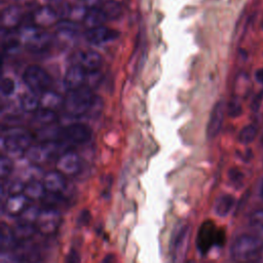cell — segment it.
Masks as SVG:
<instances>
[{
	"label": "cell",
	"instance_id": "cell-1",
	"mask_svg": "<svg viewBox=\"0 0 263 263\" xmlns=\"http://www.w3.org/2000/svg\"><path fill=\"white\" fill-rule=\"evenodd\" d=\"M230 252L237 261H258L263 253V239L256 235L242 234L234 240Z\"/></svg>",
	"mask_w": 263,
	"mask_h": 263
},
{
	"label": "cell",
	"instance_id": "cell-2",
	"mask_svg": "<svg viewBox=\"0 0 263 263\" xmlns=\"http://www.w3.org/2000/svg\"><path fill=\"white\" fill-rule=\"evenodd\" d=\"M96 98L88 86L82 85L79 88L68 90L63 105L68 114L81 116L92 109Z\"/></svg>",
	"mask_w": 263,
	"mask_h": 263
},
{
	"label": "cell",
	"instance_id": "cell-3",
	"mask_svg": "<svg viewBox=\"0 0 263 263\" xmlns=\"http://www.w3.org/2000/svg\"><path fill=\"white\" fill-rule=\"evenodd\" d=\"M224 242L225 232L222 229H217L214 222L208 220L200 225L196 237V248L201 255H205L214 246L222 247Z\"/></svg>",
	"mask_w": 263,
	"mask_h": 263
},
{
	"label": "cell",
	"instance_id": "cell-4",
	"mask_svg": "<svg viewBox=\"0 0 263 263\" xmlns=\"http://www.w3.org/2000/svg\"><path fill=\"white\" fill-rule=\"evenodd\" d=\"M32 141V135L21 128L8 129L2 137L3 148L11 156H18L27 152Z\"/></svg>",
	"mask_w": 263,
	"mask_h": 263
},
{
	"label": "cell",
	"instance_id": "cell-5",
	"mask_svg": "<svg viewBox=\"0 0 263 263\" xmlns=\"http://www.w3.org/2000/svg\"><path fill=\"white\" fill-rule=\"evenodd\" d=\"M23 81L30 90L37 93L46 91L51 85L49 74L37 65H31L25 69L23 73Z\"/></svg>",
	"mask_w": 263,
	"mask_h": 263
},
{
	"label": "cell",
	"instance_id": "cell-6",
	"mask_svg": "<svg viewBox=\"0 0 263 263\" xmlns=\"http://www.w3.org/2000/svg\"><path fill=\"white\" fill-rule=\"evenodd\" d=\"M91 138V129L82 123H72L61 128L59 139L69 144H84Z\"/></svg>",
	"mask_w": 263,
	"mask_h": 263
},
{
	"label": "cell",
	"instance_id": "cell-7",
	"mask_svg": "<svg viewBox=\"0 0 263 263\" xmlns=\"http://www.w3.org/2000/svg\"><path fill=\"white\" fill-rule=\"evenodd\" d=\"M190 227L188 225H182L174 233L171 243V255L175 262H181L185 259L190 238Z\"/></svg>",
	"mask_w": 263,
	"mask_h": 263
},
{
	"label": "cell",
	"instance_id": "cell-8",
	"mask_svg": "<svg viewBox=\"0 0 263 263\" xmlns=\"http://www.w3.org/2000/svg\"><path fill=\"white\" fill-rule=\"evenodd\" d=\"M60 144L54 141H44L34 146H30L27 150V157L35 163H42L52 159L58 151Z\"/></svg>",
	"mask_w": 263,
	"mask_h": 263
},
{
	"label": "cell",
	"instance_id": "cell-9",
	"mask_svg": "<svg viewBox=\"0 0 263 263\" xmlns=\"http://www.w3.org/2000/svg\"><path fill=\"white\" fill-rule=\"evenodd\" d=\"M61 222L60 213L54 208L46 206L39 212L36 220L37 229L44 235H50L55 232Z\"/></svg>",
	"mask_w": 263,
	"mask_h": 263
},
{
	"label": "cell",
	"instance_id": "cell-10",
	"mask_svg": "<svg viewBox=\"0 0 263 263\" xmlns=\"http://www.w3.org/2000/svg\"><path fill=\"white\" fill-rule=\"evenodd\" d=\"M225 111H226V105L223 100L218 101L215 104V106L213 107L211 116L209 119V123L206 126L208 139H213L219 134V132L222 127V124H223Z\"/></svg>",
	"mask_w": 263,
	"mask_h": 263
},
{
	"label": "cell",
	"instance_id": "cell-11",
	"mask_svg": "<svg viewBox=\"0 0 263 263\" xmlns=\"http://www.w3.org/2000/svg\"><path fill=\"white\" fill-rule=\"evenodd\" d=\"M119 33L116 30H113L102 25L93 28H88V30L84 34V37L87 40V42L95 45H99L116 39Z\"/></svg>",
	"mask_w": 263,
	"mask_h": 263
},
{
	"label": "cell",
	"instance_id": "cell-12",
	"mask_svg": "<svg viewBox=\"0 0 263 263\" xmlns=\"http://www.w3.org/2000/svg\"><path fill=\"white\" fill-rule=\"evenodd\" d=\"M86 77V71L85 69L79 64V65H72L70 66L63 79L64 86L67 90H73L76 88H79L83 85Z\"/></svg>",
	"mask_w": 263,
	"mask_h": 263
},
{
	"label": "cell",
	"instance_id": "cell-13",
	"mask_svg": "<svg viewBox=\"0 0 263 263\" xmlns=\"http://www.w3.org/2000/svg\"><path fill=\"white\" fill-rule=\"evenodd\" d=\"M55 166L57 170L64 175H74L80 168L79 156L74 151H66L65 153L59 156Z\"/></svg>",
	"mask_w": 263,
	"mask_h": 263
},
{
	"label": "cell",
	"instance_id": "cell-14",
	"mask_svg": "<svg viewBox=\"0 0 263 263\" xmlns=\"http://www.w3.org/2000/svg\"><path fill=\"white\" fill-rule=\"evenodd\" d=\"M33 24L37 27H48L57 24L60 21L58 13L51 5H44L39 7L33 13Z\"/></svg>",
	"mask_w": 263,
	"mask_h": 263
},
{
	"label": "cell",
	"instance_id": "cell-15",
	"mask_svg": "<svg viewBox=\"0 0 263 263\" xmlns=\"http://www.w3.org/2000/svg\"><path fill=\"white\" fill-rule=\"evenodd\" d=\"M29 199L25 193L10 194L5 201L4 209L10 216H20L29 205Z\"/></svg>",
	"mask_w": 263,
	"mask_h": 263
},
{
	"label": "cell",
	"instance_id": "cell-16",
	"mask_svg": "<svg viewBox=\"0 0 263 263\" xmlns=\"http://www.w3.org/2000/svg\"><path fill=\"white\" fill-rule=\"evenodd\" d=\"M65 175L62 174L61 172L52 171L48 172L44 178H43V184L45 186V189L47 192L51 193H57L61 194L65 188H66V180H65Z\"/></svg>",
	"mask_w": 263,
	"mask_h": 263
},
{
	"label": "cell",
	"instance_id": "cell-17",
	"mask_svg": "<svg viewBox=\"0 0 263 263\" xmlns=\"http://www.w3.org/2000/svg\"><path fill=\"white\" fill-rule=\"evenodd\" d=\"M22 22V10L17 5H10L1 12V24L3 29L14 30Z\"/></svg>",
	"mask_w": 263,
	"mask_h": 263
},
{
	"label": "cell",
	"instance_id": "cell-18",
	"mask_svg": "<svg viewBox=\"0 0 263 263\" xmlns=\"http://www.w3.org/2000/svg\"><path fill=\"white\" fill-rule=\"evenodd\" d=\"M79 64L85 69L86 72L93 73L101 67L102 57L95 50H85L82 51L79 55Z\"/></svg>",
	"mask_w": 263,
	"mask_h": 263
},
{
	"label": "cell",
	"instance_id": "cell-19",
	"mask_svg": "<svg viewBox=\"0 0 263 263\" xmlns=\"http://www.w3.org/2000/svg\"><path fill=\"white\" fill-rule=\"evenodd\" d=\"M106 21H108V17L101 6H95V7L87 8V12L83 20L84 24L88 28L102 26L105 24Z\"/></svg>",
	"mask_w": 263,
	"mask_h": 263
},
{
	"label": "cell",
	"instance_id": "cell-20",
	"mask_svg": "<svg viewBox=\"0 0 263 263\" xmlns=\"http://www.w3.org/2000/svg\"><path fill=\"white\" fill-rule=\"evenodd\" d=\"M36 225L34 223H27L18 221V223L12 228V232L14 235V238L17 242L25 241L29 238H31L36 230Z\"/></svg>",
	"mask_w": 263,
	"mask_h": 263
},
{
	"label": "cell",
	"instance_id": "cell-21",
	"mask_svg": "<svg viewBox=\"0 0 263 263\" xmlns=\"http://www.w3.org/2000/svg\"><path fill=\"white\" fill-rule=\"evenodd\" d=\"M38 95L39 93L32 91L30 89L28 92L24 93L20 101L22 110H24L27 113H34L35 111H37L40 107V98Z\"/></svg>",
	"mask_w": 263,
	"mask_h": 263
},
{
	"label": "cell",
	"instance_id": "cell-22",
	"mask_svg": "<svg viewBox=\"0 0 263 263\" xmlns=\"http://www.w3.org/2000/svg\"><path fill=\"white\" fill-rule=\"evenodd\" d=\"M24 193L30 199H42L46 193V189L42 181L32 179L25 185Z\"/></svg>",
	"mask_w": 263,
	"mask_h": 263
},
{
	"label": "cell",
	"instance_id": "cell-23",
	"mask_svg": "<svg viewBox=\"0 0 263 263\" xmlns=\"http://www.w3.org/2000/svg\"><path fill=\"white\" fill-rule=\"evenodd\" d=\"M62 104H64V100L61 98V96L52 90L47 89L46 91L41 93L40 97V107L54 110L59 108Z\"/></svg>",
	"mask_w": 263,
	"mask_h": 263
},
{
	"label": "cell",
	"instance_id": "cell-24",
	"mask_svg": "<svg viewBox=\"0 0 263 263\" xmlns=\"http://www.w3.org/2000/svg\"><path fill=\"white\" fill-rule=\"evenodd\" d=\"M234 205V198L230 194L221 195L215 202L214 210L215 213L220 217H225L229 214Z\"/></svg>",
	"mask_w": 263,
	"mask_h": 263
},
{
	"label": "cell",
	"instance_id": "cell-25",
	"mask_svg": "<svg viewBox=\"0 0 263 263\" xmlns=\"http://www.w3.org/2000/svg\"><path fill=\"white\" fill-rule=\"evenodd\" d=\"M34 120L38 124H43V125L52 124L57 120V114L54 110L41 107L34 112Z\"/></svg>",
	"mask_w": 263,
	"mask_h": 263
},
{
	"label": "cell",
	"instance_id": "cell-26",
	"mask_svg": "<svg viewBox=\"0 0 263 263\" xmlns=\"http://www.w3.org/2000/svg\"><path fill=\"white\" fill-rule=\"evenodd\" d=\"M0 233V245L2 249H10L17 243L16 239L14 238L12 229L10 230L4 223L1 224Z\"/></svg>",
	"mask_w": 263,
	"mask_h": 263
},
{
	"label": "cell",
	"instance_id": "cell-27",
	"mask_svg": "<svg viewBox=\"0 0 263 263\" xmlns=\"http://www.w3.org/2000/svg\"><path fill=\"white\" fill-rule=\"evenodd\" d=\"M57 30L63 35H75L79 30V26L73 20L62 18L57 24Z\"/></svg>",
	"mask_w": 263,
	"mask_h": 263
},
{
	"label": "cell",
	"instance_id": "cell-28",
	"mask_svg": "<svg viewBox=\"0 0 263 263\" xmlns=\"http://www.w3.org/2000/svg\"><path fill=\"white\" fill-rule=\"evenodd\" d=\"M257 132H258L257 127L252 125V124L245 126L239 133V136H238L239 142L242 143V144L252 143L255 140L256 136H257Z\"/></svg>",
	"mask_w": 263,
	"mask_h": 263
},
{
	"label": "cell",
	"instance_id": "cell-29",
	"mask_svg": "<svg viewBox=\"0 0 263 263\" xmlns=\"http://www.w3.org/2000/svg\"><path fill=\"white\" fill-rule=\"evenodd\" d=\"M39 210L36 206L33 205H28L26 210L18 216L20 220L22 222H27V223H35L38 215H39Z\"/></svg>",
	"mask_w": 263,
	"mask_h": 263
},
{
	"label": "cell",
	"instance_id": "cell-30",
	"mask_svg": "<svg viewBox=\"0 0 263 263\" xmlns=\"http://www.w3.org/2000/svg\"><path fill=\"white\" fill-rule=\"evenodd\" d=\"M101 7L104 10V12L106 13L108 20L116 18L117 16H119V14L121 12V8H120L119 4L114 2V1H110V2H108L106 4H104Z\"/></svg>",
	"mask_w": 263,
	"mask_h": 263
},
{
	"label": "cell",
	"instance_id": "cell-31",
	"mask_svg": "<svg viewBox=\"0 0 263 263\" xmlns=\"http://www.w3.org/2000/svg\"><path fill=\"white\" fill-rule=\"evenodd\" d=\"M226 111H227V114L230 117H237V116H239L241 114V112H242V107H241L239 99H237V98L231 99L230 102L228 103L227 107H226Z\"/></svg>",
	"mask_w": 263,
	"mask_h": 263
},
{
	"label": "cell",
	"instance_id": "cell-32",
	"mask_svg": "<svg viewBox=\"0 0 263 263\" xmlns=\"http://www.w3.org/2000/svg\"><path fill=\"white\" fill-rule=\"evenodd\" d=\"M13 170V162L11 159L5 155L1 156L0 159V176L2 179H5L8 177Z\"/></svg>",
	"mask_w": 263,
	"mask_h": 263
},
{
	"label": "cell",
	"instance_id": "cell-33",
	"mask_svg": "<svg viewBox=\"0 0 263 263\" xmlns=\"http://www.w3.org/2000/svg\"><path fill=\"white\" fill-rule=\"evenodd\" d=\"M15 89V83L12 79L8 77H4L1 80V93L5 97L11 96L14 92Z\"/></svg>",
	"mask_w": 263,
	"mask_h": 263
},
{
	"label": "cell",
	"instance_id": "cell-34",
	"mask_svg": "<svg viewBox=\"0 0 263 263\" xmlns=\"http://www.w3.org/2000/svg\"><path fill=\"white\" fill-rule=\"evenodd\" d=\"M228 178L230 180V182L236 186L241 185L242 183V179H243V174L241 173V171H239L236 167H232L228 171Z\"/></svg>",
	"mask_w": 263,
	"mask_h": 263
},
{
	"label": "cell",
	"instance_id": "cell-35",
	"mask_svg": "<svg viewBox=\"0 0 263 263\" xmlns=\"http://www.w3.org/2000/svg\"><path fill=\"white\" fill-rule=\"evenodd\" d=\"M25 189V185L23 184L22 181L18 180H14L12 181L9 186H8V192L9 195L10 194H17V193H23Z\"/></svg>",
	"mask_w": 263,
	"mask_h": 263
},
{
	"label": "cell",
	"instance_id": "cell-36",
	"mask_svg": "<svg viewBox=\"0 0 263 263\" xmlns=\"http://www.w3.org/2000/svg\"><path fill=\"white\" fill-rule=\"evenodd\" d=\"M250 222L254 226H261V227H263V209L255 212L251 216Z\"/></svg>",
	"mask_w": 263,
	"mask_h": 263
},
{
	"label": "cell",
	"instance_id": "cell-37",
	"mask_svg": "<svg viewBox=\"0 0 263 263\" xmlns=\"http://www.w3.org/2000/svg\"><path fill=\"white\" fill-rule=\"evenodd\" d=\"M89 213H88V211H83V212H81L80 213V216H79V219H78V222L79 223H81L82 225H84V224H86L87 223V221H89Z\"/></svg>",
	"mask_w": 263,
	"mask_h": 263
},
{
	"label": "cell",
	"instance_id": "cell-38",
	"mask_svg": "<svg viewBox=\"0 0 263 263\" xmlns=\"http://www.w3.org/2000/svg\"><path fill=\"white\" fill-rule=\"evenodd\" d=\"M80 259H79V257H78V255L76 254V252H71L68 256H67V258H66V261L67 262H78Z\"/></svg>",
	"mask_w": 263,
	"mask_h": 263
},
{
	"label": "cell",
	"instance_id": "cell-39",
	"mask_svg": "<svg viewBox=\"0 0 263 263\" xmlns=\"http://www.w3.org/2000/svg\"><path fill=\"white\" fill-rule=\"evenodd\" d=\"M255 77H256V80L260 83H263V68H260L256 71V74H255Z\"/></svg>",
	"mask_w": 263,
	"mask_h": 263
},
{
	"label": "cell",
	"instance_id": "cell-40",
	"mask_svg": "<svg viewBox=\"0 0 263 263\" xmlns=\"http://www.w3.org/2000/svg\"><path fill=\"white\" fill-rule=\"evenodd\" d=\"M259 99H260V97L258 98H255L254 99V101H253V103H252V108H253V110H257L258 108H259Z\"/></svg>",
	"mask_w": 263,
	"mask_h": 263
},
{
	"label": "cell",
	"instance_id": "cell-41",
	"mask_svg": "<svg viewBox=\"0 0 263 263\" xmlns=\"http://www.w3.org/2000/svg\"><path fill=\"white\" fill-rule=\"evenodd\" d=\"M261 196L263 198V184H262V187H261Z\"/></svg>",
	"mask_w": 263,
	"mask_h": 263
}]
</instances>
